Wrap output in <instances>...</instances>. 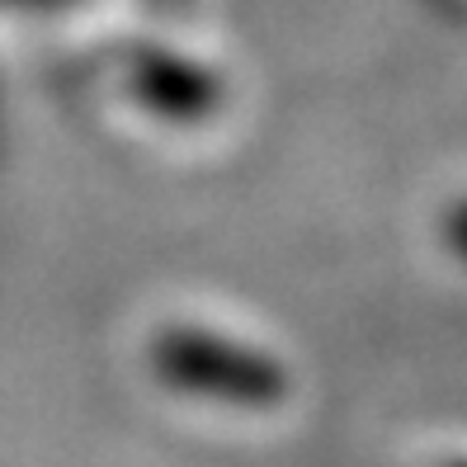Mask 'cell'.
<instances>
[{
    "label": "cell",
    "mask_w": 467,
    "mask_h": 467,
    "mask_svg": "<svg viewBox=\"0 0 467 467\" xmlns=\"http://www.w3.org/2000/svg\"><path fill=\"white\" fill-rule=\"evenodd\" d=\"M458 467H467V462H458Z\"/></svg>",
    "instance_id": "7a4b0ae2"
},
{
    "label": "cell",
    "mask_w": 467,
    "mask_h": 467,
    "mask_svg": "<svg viewBox=\"0 0 467 467\" xmlns=\"http://www.w3.org/2000/svg\"><path fill=\"white\" fill-rule=\"evenodd\" d=\"M156 373L171 388L189 392H223L227 401H274L284 392V373L269 364V354L241 349L208 331H166L156 340Z\"/></svg>",
    "instance_id": "6da1fadb"
}]
</instances>
